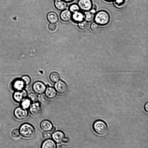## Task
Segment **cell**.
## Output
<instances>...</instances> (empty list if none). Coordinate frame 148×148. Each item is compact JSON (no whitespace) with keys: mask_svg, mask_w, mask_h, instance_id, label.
Wrapping results in <instances>:
<instances>
[{"mask_svg":"<svg viewBox=\"0 0 148 148\" xmlns=\"http://www.w3.org/2000/svg\"><path fill=\"white\" fill-rule=\"evenodd\" d=\"M42 137L45 139H51L52 138V134L49 131H45L42 134Z\"/></svg>","mask_w":148,"mask_h":148,"instance_id":"f1b7e54d","label":"cell"},{"mask_svg":"<svg viewBox=\"0 0 148 148\" xmlns=\"http://www.w3.org/2000/svg\"><path fill=\"white\" fill-rule=\"evenodd\" d=\"M104 1L107 2H113L114 0H103Z\"/></svg>","mask_w":148,"mask_h":148,"instance_id":"836d02e7","label":"cell"},{"mask_svg":"<svg viewBox=\"0 0 148 148\" xmlns=\"http://www.w3.org/2000/svg\"><path fill=\"white\" fill-rule=\"evenodd\" d=\"M13 114L15 118L17 120H23L27 117L28 112L27 109H24L21 107H18L14 110Z\"/></svg>","mask_w":148,"mask_h":148,"instance_id":"5b68a950","label":"cell"},{"mask_svg":"<svg viewBox=\"0 0 148 148\" xmlns=\"http://www.w3.org/2000/svg\"><path fill=\"white\" fill-rule=\"evenodd\" d=\"M54 88L58 93L62 94L67 92L68 86L65 82L62 80H59L55 83Z\"/></svg>","mask_w":148,"mask_h":148,"instance_id":"9c48e42d","label":"cell"},{"mask_svg":"<svg viewBox=\"0 0 148 148\" xmlns=\"http://www.w3.org/2000/svg\"><path fill=\"white\" fill-rule=\"evenodd\" d=\"M27 95V91L24 89L21 90L14 91L12 95V98L14 101L20 103L26 98Z\"/></svg>","mask_w":148,"mask_h":148,"instance_id":"ba28073f","label":"cell"},{"mask_svg":"<svg viewBox=\"0 0 148 148\" xmlns=\"http://www.w3.org/2000/svg\"><path fill=\"white\" fill-rule=\"evenodd\" d=\"M66 3H69L73 1L74 0H62Z\"/></svg>","mask_w":148,"mask_h":148,"instance_id":"d6a6232c","label":"cell"},{"mask_svg":"<svg viewBox=\"0 0 148 148\" xmlns=\"http://www.w3.org/2000/svg\"><path fill=\"white\" fill-rule=\"evenodd\" d=\"M77 4L80 9L84 12L90 10L93 5L92 0H79Z\"/></svg>","mask_w":148,"mask_h":148,"instance_id":"30bf717a","label":"cell"},{"mask_svg":"<svg viewBox=\"0 0 148 148\" xmlns=\"http://www.w3.org/2000/svg\"><path fill=\"white\" fill-rule=\"evenodd\" d=\"M110 18V14L108 12L101 10L95 13L93 20L94 22L99 25L104 26L109 23Z\"/></svg>","mask_w":148,"mask_h":148,"instance_id":"7a4b0ae2","label":"cell"},{"mask_svg":"<svg viewBox=\"0 0 148 148\" xmlns=\"http://www.w3.org/2000/svg\"><path fill=\"white\" fill-rule=\"evenodd\" d=\"M92 127L95 133L99 136H105L108 132L109 128L107 124L102 120L98 119L95 121Z\"/></svg>","mask_w":148,"mask_h":148,"instance_id":"6da1fadb","label":"cell"},{"mask_svg":"<svg viewBox=\"0 0 148 148\" xmlns=\"http://www.w3.org/2000/svg\"><path fill=\"white\" fill-rule=\"evenodd\" d=\"M148 102H147L145 104L144 106V110L145 112L147 113L148 112Z\"/></svg>","mask_w":148,"mask_h":148,"instance_id":"1f68e13d","label":"cell"},{"mask_svg":"<svg viewBox=\"0 0 148 148\" xmlns=\"http://www.w3.org/2000/svg\"><path fill=\"white\" fill-rule=\"evenodd\" d=\"M28 98L31 101V102H37L38 101V97L35 93H32L29 94L28 95Z\"/></svg>","mask_w":148,"mask_h":148,"instance_id":"484cf974","label":"cell"},{"mask_svg":"<svg viewBox=\"0 0 148 148\" xmlns=\"http://www.w3.org/2000/svg\"><path fill=\"white\" fill-rule=\"evenodd\" d=\"M72 13L68 9H65L60 13V17L61 19L64 22H68L71 19Z\"/></svg>","mask_w":148,"mask_h":148,"instance_id":"5bb4252c","label":"cell"},{"mask_svg":"<svg viewBox=\"0 0 148 148\" xmlns=\"http://www.w3.org/2000/svg\"><path fill=\"white\" fill-rule=\"evenodd\" d=\"M20 135L25 138H29L33 137L35 133V129L32 125L28 123L22 124L19 129Z\"/></svg>","mask_w":148,"mask_h":148,"instance_id":"3957f363","label":"cell"},{"mask_svg":"<svg viewBox=\"0 0 148 148\" xmlns=\"http://www.w3.org/2000/svg\"><path fill=\"white\" fill-rule=\"evenodd\" d=\"M57 28V25L56 23H50L48 25V28L49 30L51 31H55Z\"/></svg>","mask_w":148,"mask_h":148,"instance_id":"4dcf8cb0","label":"cell"},{"mask_svg":"<svg viewBox=\"0 0 148 148\" xmlns=\"http://www.w3.org/2000/svg\"><path fill=\"white\" fill-rule=\"evenodd\" d=\"M87 23L85 20L78 23V28L81 30L85 29L87 27Z\"/></svg>","mask_w":148,"mask_h":148,"instance_id":"4316f807","label":"cell"},{"mask_svg":"<svg viewBox=\"0 0 148 148\" xmlns=\"http://www.w3.org/2000/svg\"><path fill=\"white\" fill-rule=\"evenodd\" d=\"M48 21L50 23H56L58 21V18L57 14L54 12H49L47 16Z\"/></svg>","mask_w":148,"mask_h":148,"instance_id":"ac0fdd59","label":"cell"},{"mask_svg":"<svg viewBox=\"0 0 148 148\" xmlns=\"http://www.w3.org/2000/svg\"><path fill=\"white\" fill-rule=\"evenodd\" d=\"M125 0H114L113 2L114 7L118 9L122 8L124 6Z\"/></svg>","mask_w":148,"mask_h":148,"instance_id":"44dd1931","label":"cell"},{"mask_svg":"<svg viewBox=\"0 0 148 148\" xmlns=\"http://www.w3.org/2000/svg\"><path fill=\"white\" fill-rule=\"evenodd\" d=\"M38 100L39 103L43 105L46 104L48 102L47 98L45 95L42 94H40L38 97Z\"/></svg>","mask_w":148,"mask_h":148,"instance_id":"603a6c76","label":"cell"},{"mask_svg":"<svg viewBox=\"0 0 148 148\" xmlns=\"http://www.w3.org/2000/svg\"><path fill=\"white\" fill-rule=\"evenodd\" d=\"M24 82L25 86L29 85L31 82V80L30 77L28 75H24L21 78Z\"/></svg>","mask_w":148,"mask_h":148,"instance_id":"d4e9b609","label":"cell"},{"mask_svg":"<svg viewBox=\"0 0 148 148\" xmlns=\"http://www.w3.org/2000/svg\"><path fill=\"white\" fill-rule=\"evenodd\" d=\"M45 95L47 99H53L57 95V92L54 88L47 86L45 91Z\"/></svg>","mask_w":148,"mask_h":148,"instance_id":"7c38bea8","label":"cell"},{"mask_svg":"<svg viewBox=\"0 0 148 148\" xmlns=\"http://www.w3.org/2000/svg\"><path fill=\"white\" fill-rule=\"evenodd\" d=\"M20 135L19 130L18 129H15L12 132V136L14 138H18Z\"/></svg>","mask_w":148,"mask_h":148,"instance_id":"f546056e","label":"cell"},{"mask_svg":"<svg viewBox=\"0 0 148 148\" xmlns=\"http://www.w3.org/2000/svg\"><path fill=\"white\" fill-rule=\"evenodd\" d=\"M72 13L79 11L80 8L77 4L73 3L71 5L69 8V9Z\"/></svg>","mask_w":148,"mask_h":148,"instance_id":"cb8c5ba5","label":"cell"},{"mask_svg":"<svg viewBox=\"0 0 148 148\" xmlns=\"http://www.w3.org/2000/svg\"><path fill=\"white\" fill-rule=\"evenodd\" d=\"M52 138L56 143L58 144L67 143L69 140V138L66 137L64 133L60 130L54 132L52 134Z\"/></svg>","mask_w":148,"mask_h":148,"instance_id":"277c9868","label":"cell"},{"mask_svg":"<svg viewBox=\"0 0 148 148\" xmlns=\"http://www.w3.org/2000/svg\"><path fill=\"white\" fill-rule=\"evenodd\" d=\"M47 86L42 82L37 81L34 82L32 86L33 91L38 94H43L45 92Z\"/></svg>","mask_w":148,"mask_h":148,"instance_id":"52a82bcc","label":"cell"},{"mask_svg":"<svg viewBox=\"0 0 148 148\" xmlns=\"http://www.w3.org/2000/svg\"><path fill=\"white\" fill-rule=\"evenodd\" d=\"M95 13L90 10L84 12V20L87 22H90L93 20Z\"/></svg>","mask_w":148,"mask_h":148,"instance_id":"d6986e66","label":"cell"},{"mask_svg":"<svg viewBox=\"0 0 148 148\" xmlns=\"http://www.w3.org/2000/svg\"><path fill=\"white\" fill-rule=\"evenodd\" d=\"M21 102V107L24 109H27L30 106L31 101L27 98L25 99Z\"/></svg>","mask_w":148,"mask_h":148,"instance_id":"7402d4cb","label":"cell"},{"mask_svg":"<svg viewBox=\"0 0 148 148\" xmlns=\"http://www.w3.org/2000/svg\"><path fill=\"white\" fill-rule=\"evenodd\" d=\"M49 78L51 82L56 83L60 80V76L57 72H53L50 74Z\"/></svg>","mask_w":148,"mask_h":148,"instance_id":"ffe728a7","label":"cell"},{"mask_svg":"<svg viewBox=\"0 0 148 148\" xmlns=\"http://www.w3.org/2000/svg\"><path fill=\"white\" fill-rule=\"evenodd\" d=\"M99 25L94 22L90 24V28L93 31H97L99 30Z\"/></svg>","mask_w":148,"mask_h":148,"instance_id":"83f0119b","label":"cell"},{"mask_svg":"<svg viewBox=\"0 0 148 148\" xmlns=\"http://www.w3.org/2000/svg\"><path fill=\"white\" fill-rule=\"evenodd\" d=\"M54 5L55 7L60 11H62L66 9L67 7V3L62 0L54 1Z\"/></svg>","mask_w":148,"mask_h":148,"instance_id":"e0dca14e","label":"cell"},{"mask_svg":"<svg viewBox=\"0 0 148 148\" xmlns=\"http://www.w3.org/2000/svg\"><path fill=\"white\" fill-rule=\"evenodd\" d=\"M30 114L33 116H36L40 114L42 112V108L40 104L37 102H33L29 108Z\"/></svg>","mask_w":148,"mask_h":148,"instance_id":"8992f818","label":"cell"},{"mask_svg":"<svg viewBox=\"0 0 148 148\" xmlns=\"http://www.w3.org/2000/svg\"><path fill=\"white\" fill-rule=\"evenodd\" d=\"M40 126L41 129L44 131H51L53 127L51 122L47 120H44L41 121Z\"/></svg>","mask_w":148,"mask_h":148,"instance_id":"4fadbf2b","label":"cell"},{"mask_svg":"<svg viewBox=\"0 0 148 148\" xmlns=\"http://www.w3.org/2000/svg\"><path fill=\"white\" fill-rule=\"evenodd\" d=\"M54 1H56V0H54Z\"/></svg>","mask_w":148,"mask_h":148,"instance_id":"e575fe53","label":"cell"},{"mask_svg":"<svg viewBox=\"0 0 148 148\" xmlns=\"http://www.w3.org/2000/svg\"><path fill=\"white\" fill-rule=\"evenodd\" d=\"M71 19L73 21L77 23H79L84 20V14L79 11L73 13Z\"/></svg>","mask_w":148,"mask_h":148,"instance_id":"9a60e30c","label":"cell"},{"mask_svg":"<svg viewBox=\"0 0 148 148\" xmlns=\"http://www.w3.org/2000/svg\"><path fill=\"white\" fill-rule=\"evenodd\" d=\"M25 86L21 79H16L13 81L10 84V88L14 91L21 90L24 88Z\"/></svg>","mask_w":148,"mask_h":148,"instance_id":"8fae6325","label":"cell"},{"mask_svg":"<svg viewBox=\"0 0 148 148\" xmlns=\"http://www.w3.org/2000/svg\"><path fill=\"white\" fill-rule=\"evenodd\" d=\"M57 147L56 143L51 139H46L42 143V148H56Z\"/></svg>","mask_w":148,"mask_h":148,"instance_id":"2e32d148","label":"cell"}]
</instances>
